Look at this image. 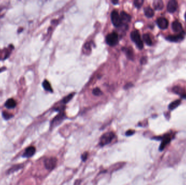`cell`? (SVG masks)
<instances>
[{"label": "cell", "instance_id": "6da1fadb", "mask_svg": "<svg viewBox=\"0 0 186 185\" xmlns=\"http://www.w3.org/2000/svg\"><path fill=\"white\" fill-rule=\"evenodd\" d=\"M115 137V134L113 132H108L103 134L100 137L99 144L103 147L110 144Z\"/></svg>", "mask_w": 186, "mask_h": 185}, {"label": "cell", "instance_id": "7a4b0ae2", "mask_svg": "<svg viewBox=\"0 0 186 185\" xmlns=\"http://www.w3.org/2000/svg\"><path fill=\"white\" fill-rule=\"evenodd\" d=\"M131 38L132 40L135 42L138 48L141 49L144 47L143 42L141 38L139 33L137 31H134L131 33Z\"/></svg>", "mask_w": 186, "mask_h": 185}, {"label": "cell", "instance_id": "3957f363", "mask_svg": "<svg viewBox=\"0 0 186 185\" xmlns=\"http://www.w3.org/2000/svg\"><path fill=\"white\" fill-rule=\"evenodd\" d=\"M106 40L108 45L111 46H115L117 44L119 41L118 35L116 32H112L110 34L107 35Z\"/></svg>", "mask_w": 186, "mask_h": 185}, {"label": "cell", "instance_id": "277c9868", "mask_svg": "<svg viewBox=\"0 0 186 185\" xmlns=\"http://www.w3.org/2000/svg\"><path fill=\"white\" fill-rule=\"evenodd\" d=\"M110 18H111V21L112 22V24L115 27H120L123 24L120 15L119 14L117 11L113 10L112 12Z\"/></svg>", "mask_w": 186, "mask_h": 185}, {"label": "cell", "instance_id": "5b68a950", "mask_svg": "<svg viewBox=\"0 0 186 185\" xmlns=\"http://www.w3.org/2000/svg\"><path fill=\"white\" fill-rule=\"evenodd\" d=\"M57 159L56 158L51 157L47 158L44 160V165L45 168L48 170L51 171L55 168L56 166L57 165Z\"/></svg>", "mask_w": 186, "mask_h": 185}, {"label": "cell", "instance_id": "8992f818", "mask_svg": "<svg viewBox=\"0 0 186 185\" xmlns=\"http://www.w3.org/2000/svg\"><path fill=\"white\" fill-rule=\"evenodd\" d=\"M13 49V46L12 45L11 47L4 48V49H0V60H4L9 57Z\"/></svg>", "mask_w": 186, "mask_h": 185}, {"label": "cell", "instance_id": "52a82bcc", "mask_svg": "<svg viewBox=\"0 0 186 185\" xmlns=\"http://www.w3.org/2000/svg\"><path fill=\"white\" fill-rule=\"evenodd\" d=\"M185 32H182L181 33H180L179 34L169 35L166 38V39L168 41H172V42H179L183 40V39L185 37Z\"/></svg>", "mask_w": 186, "mask_h": 185}, {"label": "cell", "instance_id": "ba28073f", "mask_svg": "<svg viewBox=\"0 0 186 185\" xmlns=\"http://www.w3.org/2000/svg\"><path fill=\"white\" fill-rule=\"evenodd\" d=\"M156 23L158 25L159 28H160L162 29H167L168 27V25H169L168 21L164 17L159 18L156 21Z\"/></svg>", "mask_w": 186, "mask_h": 185}, {"label": "cell", "instance_id": "9c48e42d", "mask_svg": "<svg viewBox=\"0 0 186 185\" xmlns=\"http://www.w3.org/2000/svg\"><path fill=\"white\" fill-rule=\"evenodd\" d=\"M178 4L175 0H171L167 4V10L170 13H174L177 10Z\"/></svg>", "mask_w": 186, "mask_h": 185}, {"label": "cell", "instance_id": "30bf717a", "mask_svg": "<svg viewBox=\"0 0 186 185\" xmlns=\"http://www.w3.org/2000/svg\"><path fill=\"white\" fill-rule=\"evenodd\" d=\"M35 153V148L33 146L28 147L26 149L23 154L22 157L25 158H30L33 156Z\"/></svg>", "mask_w": 186, "mask_h": 185}, {"label": "cell", "instance_id": "8fae6325", "mask_svg": "<svg viewBox=\"0 0 186 185\" xmlns=\"http://www.w3.org/2000/svg\"><path fill=\"white\" fill-rule=\"evenodd\" d=\"M171 141V138L169 135H166L165 136L162 138V142L159 147V151H162L164 149V148L169 144Z\"/></svg>", "mask_w": 186, "mask_h": 185}, {"label": "cell", "instance_id": "7c38bea8", "mask_svg": "<svg viewBox=\"0 0 186 185\" xmlns=\"http://www.w3.org/2000/svg\"><path fill=\"white\" fill-rule=\"evenodd\" d=\"M172 30L174 31L175 32L177 33H181L182 31V26L181 24L177 21H175L174 22H173L172 25Z\"/></svg>", "mask_w": 186, "mask_h": 185}, {"label": "cell", "instance_id": "4fadbf2b", "mask_svg": "<svg viewBox=\"0 0 186 185\" xmlns=\"http://www.w3.org/2000/svg\"><path fill=\"white\" fill-rule=\"evenodd\" d=\"M65 117V114L63 112L60 113L58 116L56 117L53 120L51 123V126H55L56 125L58 124L62 120H63Z\"/></svg>", "mask_w": 186, "mask_h": 185}, {"label": "cell", "instance_id": "5bb4252c", "mask_svg": "<svg viewBox=\"0 0 186 185\" xmlns=\"http://www.w3.org/2000/svg\"><path fill=\"white\" fill-rule=\"evenodd\" d=\"M120 16L122 21V24H123V22L124 24H126L130 22L131 20V16L125 11H121V13L120 14Z\"/></svg>", "mask_w": 186, "mask_h": 185}, {"label": "cell", "instance_id": "9a60e30c", "mask_svg": "<svg viewBox=\"0 0 186 185\" xmlns=\"http://www.w3.org/2000/svg\"><path fill=\"white\" fill-rule=\"evenodd\" d=\"M153 6L156 10H161L163 8L164 4L161 0H155L153 2Z\"/></svg>", "mask_w": 186, "mask_h": 185}, {"label": "cell", "instance_id": "2e32d148", "mask_svg": "<svg viewBox=\"0 0 186 185\" xmlns=\"http://www.w3.org/2000/svg\"><path fill=\"white\" fill-rule=\"evenodd\" d=\"M17 106V103L15 100L13 98H10L7 100L5 103V106L8 109H13Z\"/></svg>", "mask_w": 186, "mask_h": 185}, {"label": "cell", "instance_id": "e0dca14e", "mask_svg": "<svg viewBox=\"0 0 186 185\" xmlns=\"http://www.w3.org/2000/svg\"><path fill=\"white\" fill-rule=\"evenodd\" d=\"M145 16L149 18H151L154 16V11L150 7H146L144 9Z\"/></svg>", "mask_w": 186, "mask_h": 185}, {"label": "cell", "instance_id": "ac0fdd59", "mask_svg": "<svg viewBox=\"0 0 186 185\" xmlns=\"http://www.w3.org/2000/svg\"><path fill=\"white\" fill-rule=\"evenodd\" d=\"M124 52L126 53V54L127 55L128 58L131 60H133L134 58V55H133V52L131 48H124L123 49Z\"/></svg>", "mask_w": 186, "mask_h": 185}, {"label": "cell", "instance_id": "d6986e66", "mask_svg": "<svg viewBox=\"0 0 186 185\" xmlns=\"http://www.w3.org/2000/svg\"><path fill=\"white\" fill-rule=\"evenodd\" d=\"M181 103V100H177L172 102V103H170L169 105V109L170 110H174L177 106L180 105V104Z\"/></svg>", "mask_w": 186, "mask_h": 185}, {"label": "cell", "instance_id": "ffe728a7", "mask_svg": "<svg viewBox=\"0 0 186 185\" xmlns=\"http://www.w3.org/2000/svg\"><path fill=\"white\" fill-rule=\"evenodd\" d=\"M83 51L84 54H86L87 55H89L90 53L92 52V47H91V45L89 42H87L86 44H85V45H84L83 48Z\"/></svg>", "mask_w": 186, "mask_h": 185}, {"label": "cell", "instance_id": "44dd1931", "mask_svg": "<svg viewBox=\"0 0 186 185\" xmlns=\"http://www.w3.org/2000/svg\"><path fill=\"white\" fill-rule=\"evenodd\" d=\"M43 86L44 88V89L46 91H48V92H53V89L52 88L51 85L50 84V83L47 80H45L43 82Z\"/></svg>", "mask_w": 186, "mask_h": 185}, {"label": "cell", "instance_id": "7402d4cb", "mask_svg": "<svg viewBox=\"0 0 186 185\" xmlns=\"http://www.w3.org/2000/svg\"><path fill=\"white\" fill-rule=\"evenodd\" d=\"M143 40L145 41V42L149 45V46H151L152 45V41L151 39L150 38V36L149 34H144L143 36Z\"/></svg>", "mask_w": 186, "mask_h": 185}, {"label": "cell", "instance_id": "603a6c76", "mask_svg": "<svg viewBox=\"0 0 186 185\" xmlns=\"http://www.w3.org/2000/svg\"><path fill=\"white\" fill-rule=\"evenodd\" d=\"M23 166H24V165H17L14 166L13 167H12V168L9 169L7 173H8V174L12 173H13V172H15V171H17L19 170L21 168H23Z\"/></svg>", "mask_w": 186, "mask_h": 185}, {"label": "cell", "instance_id": "cb8c5ba5", "mask_svg": "<svg viewBox=\"0 0 186 185\" xmlns=\"http://www.w3.org/2000/svg\"><path fill=\"white\" fill-rule=\"evenodd\" d=\"M172 91H173L174 92L176 93L177 94H179V95H183V89L182 88L180 87H178V86L174 87L173 88V89H172Z\"/></svg>", "mask_w": 186, "mask_h": 185}, {"label": "cell", "instance_id": "d4e9b609", "mask_svg": "<svg viewBox=\"0 0 186 185\" xmlns=\"http://www.w3.org/2000/svg\"><path fill=\"white\" fill-rule=\"evenodd\" d=\"M74 95H75V93H71V94H70L69 95L66 96V97H64V98L63 100V103H68L69 101L72 99V98L73 97H74Z\"/></svg>", "mask_w": 186, "mask_h": 185}, {"label": "cell", "instance_id": "484cf974", "mask_svg": "<svg viewBox=\"0 0 186 185\" xmlns=\"http://www.w3.org/2000/svg\"><path fill=\"white\" fill-rule=\"evenodd\" d=\"M2 116L6 120H9L11 118H12L13 115L12 114L8 113L6 111H4V112H2Z\"/></svg>", "mask_w": 186, "mask_h": 185}, {"label": "cell", "instance_id": "4316f807", "mask_svg": "<svg viewBox=\"0 0 186 185\" xmlns=\"http://www.w3.org/2000/svg\"><path fill=\"white\" fill-rule=\"evenodd\" d=\"M144 3V1L143 0H136L134 1V4L135 7L139 8L142 6L143 4Z\"/></svg>", "mask_w": 186, "mask_h": 185}, {"label": "cell", "instance_id": "83f0119b", "mask_svg": "<svg viewBox=\"0 0 186 185\" xmlns=\"http://www.w3.org/2000/svg\"><path fill=\"white\" fill-rule=\"evenodd\" d=\"M93 93L95 96H100L102 93L101 90L99 88L97 87V88H95L93 90Z\"/></svg>", "mask_w": 186, "mask_h": 185}, {"label": "cell", "instance_id": "f1b7e54d", "mask_svg": "<svg viewBox=\"0 0 186 185\" xmlns=\"http://www.w3.org/2000/svg\"><path fill=\"white\" fill-rule=\"evenodd\" d=\"M88 157V153L87 152H84V153H83L82 156H81L82 160L83 161H86Z\"/></svg>", "mask_w": 186, "mask_h": 185}, {"label": "cell", "instance_id": "f546056e", "mask_svg": "<svg viewBox=\"0 0 186 185\" xmlns=\"http://www.w3.org/2000/svg\"><path fill=\"white\" fill-rule=\"evenodd\" d=\"M134 133H135L134 130H128V131H126V135L127 136H132V135H133V134H134Z\"/></svg>", "mask_w": 186, "mask_h": 185}, {"label": "cell", "instance_id": "4dcf8cb0", "mask_svg": "<svg viewBox=\"0 0 186 185\" xmlns=\"http://www.w3.org/2000/svg\"><path fill=\"white\" fill-rule=\"evenodd\" d=\"M147 62V59L146 57H143L141 58V64H146Z\"/></svg>", "mask_w": 186, "mask_h": 185}, {"label": "cell", "instance_id": "1f68e13d", "mask_svg": "<svg viewBox=\"0 0 186 185\" xmlns=\"http://www.w3.org/2000/svg\"><path fill=\"white\" fill-rule=\"evenodd\" d=\"M80 184H81V181H80L79 180H76L75 182L74 185H80Z\"/></svg>", "mask_w": 186, "mask_h": 185}, {"label": "cell", "instance_id": "d6a6232c", "mask_svg": "<svg viewBox=\"0 0 186 185\" xmlns=\"http://www.w3.org/2000/svg\"><path fill=\"white\" fill-rule=\"evenodd\" d=\"M112 2L114 4H117L118 3V1H112Z\"/></svg>", "mask_w": 186, "mask_h": 185}, {"label": "cell", "instance_id": "836d02e7", "mask_svg": "<svg viewBox=\"0 0 186 185\" xmlns=\"http://www.w3.org/2000/svg\"><path fill=\"white\" fill-rule=\"evenodd\" d=\"M185 20H186V12L185 14Z\"/></svg>", "mask_w": 186, "mask_h": 185}]
</instances>
